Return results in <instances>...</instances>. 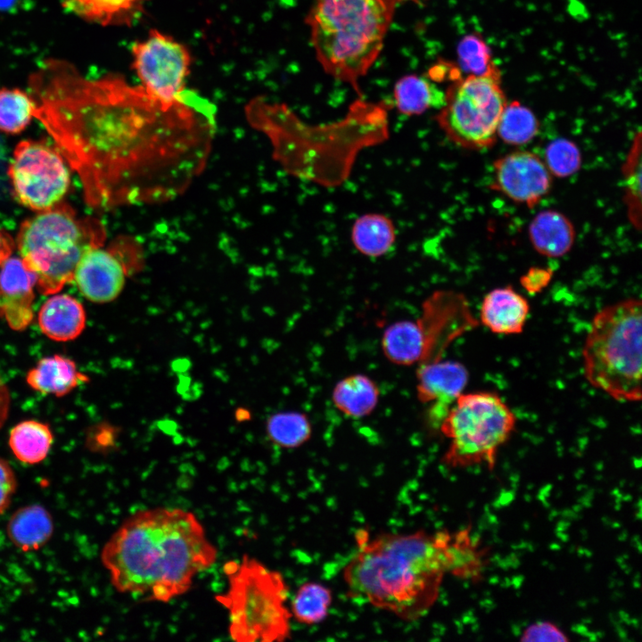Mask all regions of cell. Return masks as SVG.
Returning a JSON list of instances; mask_svg holds the SVG:
<instances>
[{
  "mask_svg": "<svg viewBox=\"0 0 642 642\" xmlns=\"http://www.w3.org/2000/svg\"><path fill=\"white\" fill-rule=\"evenodd\" d=\"M29 83L34 117L78 173L91 208L172 200L206 165L214 107L192 92L165 104L119 75L91 79L56 59Z\"/></svg>",
  "mask_w": 642,
  "mask_h": 642,
  "instance_id": "1",
  "label": "cell"
},
{
  "mask_svg": "<svg viewBox=\"0 0 642 642\" xmlns=\"http://www.w3.org/2000/svg\"><path fill=\"white\" fill-rule=\"evenodd\" d=\"M217 557L195 514L169 507L144 509L128 517L100 555L118 592L160 603L186 593L196 575Z\"/></svg>",
  "mask_w": 642,
  "mask_h": 642,
  "instance_id": "2",
  "label": "cell"
},
{
  "mask_svg": "<svg viewBox=\"0 0 642 642\" xmlns=\"http://www.w3.org/2000/svg\"><path fill=\"white\" fill-rule=\"evenodd\" d=\"M447 530L430 533L356 535L357 548L343 568L347 595L406 621H416L435 605L447 573Z\"/></svg>",
  "mask_w": 642,
  "mask_h": 642,
  "instance_id": "3",
  "label": "cell"
},
{
  "mask_svg": "<svg viewBox=\"0 0 642 642\" xmlns=\"http://www.w3.org/2000/svg\"><path fill=\"white\" fill-rule=\"evenodd\" d=\"M387 102L358 97L341 120L312 126L284 103L262 98L247 105L249 122L270 139L274 155L291 174L324 185L342 184L357 154L389 136Z\"/></svg>",
  "mask_w": 642,
  "mask_h": 642,
  "instance_id": "4",
  "label": "cell"
},
{
  "mask_svg": "<svg viewBox=\"0 0 642 642\" xmlns=\"http://www.w3.org/2000/svg\"><path fill=\"white\" fill-rule=\"evenodd\" d=\"M424 0H312L306 23L317 60L363 97L359 81L383 47L397 8Z\"/></svg>",
  "mask_w": 642,
  "mask_h": 642,
  "instance_id": "5",
  "label": "cell"
},
{
  "mask_svg": "<svg viewBox=\"0 0 642 642\" xmlns=\"http://www.w3.org/2000/svg\"><path fill=\"white\" fill-rule=\"evenodd\" d=\"M105 238L99 219L78 217L61 202L23 221L16 245L24 266L36 275L38 292L50 295L73 280L82 257L103 246Z\"/></svg>",
  "mask_w": 642,
  "mask_h": 642,
  "instance_id": "6",
  "label": "cell"
},
{
  "mask_svg": "<svg viewBox=\"0 0 642 642\" xmlns=\"http://www.w3.org/2000/svg\"><path fill=\"white\" fill-rule=\"evenodd\" d=\"M642 304L626 299L593 317L582 349L586 380L620 402L641 399Z\"/></svg>",
  "mask_w": 642,
  "mask_h": 642,
  "instance_id": "7",
  "label": "cell"
},
{
  "mask_svg": "<svg viewBox=\"0 0 642 642\" xmlns=\"http://www.w3.org/2000/svg\"><path fill=\"white\" fill-rule=\"evenodd\" d=\"M227 590L216 600L228 612L229 635L237 642H282L291 636L292 614L283 575L254 557L224 565Z\"/></svg>",
  "mask_w": 642,
  "mask_h": 642,
  "instance_id": "8",
  "label": "cell"
},
{
  "mask_svg": "<svg viewBox=\"0 0 642 642\" xmlns=\"http://www.w3.org/2000/svg\"><path fill=\"white\" fill-rule=\"evenodd\" d=\"M516 422L514 412L498 393L462 392L438 427L449 440L442 464L449 468L484 465L492 470Z\"/></svg>",
  "mask_w": 642,
  "mask_h": 642,
  "instance_id": "9",
  "label": "cell"
},
{
  "mask_svg": "<svg viewBox=\"0 0 642 642\" xmlns=\"http://www.w3.org/2000/svg\"><path fill=\"white\" fill-rule=\"evenodd\" d=\"M506 103L501 71L496 65L487 73L452 80L435 119L450 141L463 148L481 150L496 142Z\"/></svg>",
  "mask_w": 642,
  "mask_h": 642,
  "instance_id": "10",
  "label": "cell"
},
{
  "mask_svg": "<svg viewBox=\"0 0 642 642\" xmlns=\"http://www.w3.org/2000/svg\"><path fill=\"white\" fill-rule=\"evenodd\" d=\"M8 176L15 199L37 211L61 202L70 185L62 153L39 141L23 140L16 145Z\"/></svg>",
  "mask_w": 642,
  "mask_h": 642,
  "instance_id": "11",
  "label": "cell"
},
{
  "mask_svg": "<svg viewBox=\"0 0 642 642\" xmlns=\"http://www.w3.org/2000/svg\"><path fill=\"white\" fill-rule=\"evenodd\" d=\"M132 68L141 86L165 104L177 102L185 91L192 56L173 37L151 29L132 48Z\"/></svg>",
  "mask_w": 642,
  "mask_h": 642,
  "instance_id": "12",
  "label": "cell"
},
{
  "mask_svg": "<svg viewBox=\"0 0 642 642\" xmlns=\"http://www.w3.org/2000/svg\"><path fill=\"white\" fill-rule=\"evenodd\" d=\"M88 251L78 262L74 278L88 300L106 303L121 292L126 277L144 264L142 245L132 236H119L106 248Z\"/></svg>",
  "mask_w": 642,
  "mask_h": 642,
  "instance_id": "13",
  "label": "cell"
},
{
  "mask_svg": "<svg viewBox=\"0 0 642 642\" xmlns=\"http://www.w3.org/2000/svg\"><path fill=\"white\" fill-rule=\"evenodd\" d=\"M423 342L419 364L443 358L449 344L463 333L477 325L466 299L453 292H435L422 305L416 319Z\"/></svg>",
  "mask_w": 642,
  "mask_h": 642,
  "instance_id": "14",
  "label": "cell"
},
{
  "mask_svg": "<svg viewBox=\"0 0 642 642\" xmlns=\"http://www.w3.org/2000/svg\"><path fill=\"white\" fill-rule=\"evenodd\" d=\"M550 186L551 173L532 152H513L494 162L492 188L516 202L531 207L548 193Z\"/></svg>",
  "mask_w": 642,
  "mask_h": 642,
  "instance_id": "15",
  "label": "cell"
},
{
  "mask_svg": "<svg viewBox=\"0 0 642 642\" xmlns=\"http://www.w3.org/2000/svg\"><path fill=\"white\" fill-rule=\"evenodd\" d=\"M416 396L423 404H429L428 420L439 427L457 398L464 391L468 371L457 361L442 358L417 365Z\"/></svg>",
  "mask_w": 642,
  "mask_h": 642,
  "instance_id": "16",
  "label": "cell"
},
{
  "mask_svg": "<svg viewBox=\"0 0 642 642\" xmlns=\"http://www.w3.org/2000/svg\"><path fill=\"white\" fill-rule=\"evenodd\" d=\"M36 275L21 259L9 257L0 267V317L14 331H23L33 319Z\"/></svg>",
  "mask_w": 642,
  "mask_h": 642,
  "instance_id": "17",
  "label": "cell"
},
{
  "mask_svg": "<svg viewBox=\"0 0 642 642\" xmlns=\"http://www.w3.org/2000/svg\"><path fill=\"white\" fill-rule=\"evenodd\" d=\"M530 314L527 299L511 286L489 292L480 309V321L490 332L511 335L521 333Z\"/></svg>",
  "mask_w": 642,
  "mask_h": 642,
  "instance_id": "18",
  "label": "cell"
},
{
  "mask_svg": "<svg viewBox=\"0 0 642 642\" xmlns=\"http://www.w3.org/2000/svg\"><path fill=\"white\" fill-rule=\"evenodd\" d=\"M41 332L55 342H68L78 337L86 324L82 303L69 294H55L47 299L38 311Z\"/></svg>",
  "mask_w": 642,
  "mask_h": 642,
  "instance_id": "19",
  "label": "cell"
},
{
  "mask_svg": "<svg viewBox=\"0 0 642 642\" xmlns=\"http://www.w3.org/2000/svg\"><path fill=\"white\" fill-rule=\"evenodd\" d=\"M447 573L473 582L480 581L487 563V550L467 527L447 532L445 544Z\"/></svg>",
  "mask_w": 642,
  "mask_h": 642,
  "instance_id": "20",
  "label": "cell"
},
{
  "mask_svg": "<svg viewBox=\"0 0 642 642\" xmlns=\"http://www.w3.org/2000/svg\"><path fill=\"white\" fill-rule=\"evenodd\" d=\"M26 381L29 387L41 394L62 397L81 383H87L89 377L78 371L71 358L54 354L39 359L27 373Z\"/></svg>",
  "mask_w": 642,
  "mask_h": 642,
  "instance_id": "21",
  "label": "cell"
},
{
  "mask_svg": "<svg viewBox=\"0 0 642 642\" xmlns=\"http://www.w3.org/2000/svg\"><path fill=\"white\" fill-rule=\"evenodd\" d=\"M54 531L49 511L38 504L18 508L9 518L6 534L14 547L22 552L37 551L51 539Z\"/></svg>",
  "mask_w": 642,
  "mask_h": 642,
  "instance_id": "22",
  "label": "cell"
},
{
  "mask_svg": "<svg viewBox=\"0 0 642 642\" xmlns=\"http://www.w3.org/2000/svg\"><path fill=\"white\" fill-rule=\"evenodd\" d=\"M529 235L537 251L556 258L570 251L575 233L572 224L564 215L555 210H544L531 222Z\"/></svg>",
  "mask_w": 642,
  "mask_h": 642,
  "instance_id": "23",
  "label": "cell"
},
{
  "mask_svg": "<svg viewBox=\"0 0 642 642\" xmlns=\"http://www.w3.org/2000/svg\"><path fill=\"white\" fill-rule=\"evenodd\" d=\"M148 0H63V7L79 18L101 26H130L143 13Z\"/></svg>",
  "mask_w": 642,
  "mask_h": 642,
  "instance_id": "24",
  "label": "cell"
},
{
  "mask_svg": "<svg viewBox=\"0 0 642 642\" xmlns=\"http://www.w3.org/2000/svg\"><path fill=\"white\" fill-rule=\"evenodd\" d=\"M380 390L369 376L354 374L340 380L332 391L334 407L350 418L369 416L376 407Z\"/></svg>",
  "mask_w": 642,
  "mask_h": 642,
  "instance_id": "25",
  "label": "cell"
},
{
  "mask_svg": "<svg viewBox=\"0 0 642 642\" xmlns=\"http://www.w3.org/2000/svg\"><path fill=\"white\" fill-rule=\"evenodd\" d=\"M443 103L444 91L429 77L407 75L394 86L392 105L403 115H421L426 111L440 109Z\"/></svg>",
  "mask_w": 642,
  "mask_h": 642,
  "instance_id": "26",
  "label": "cell"
},
{
  "mask_svg": "<svg viewBox=\"0 0 642 642\" xmlns=\"http://www.w3.org/2000/svg\"><path fill=\"white\" fill-rule=\"evenodd\" d=\"M350 238L361 254L378 258L391 250L396 240V231L392 220L387 216L367 213L355 220Z\"/></svg>",
  "mask_w": 642,
  "mask_h": 642,
  "instance_id": "27",
  "label": "cell"
},
{
  "mask_svg": "<svg viewBox=\"0 0 642 642\" xmlns=\"http://www.w3.org/2000/svg\"><path fill=\"white\" fill-rule=\"evenodd\" d=\"M54 442L50 426L37 420H25L10 432L8 444L14 457L26 465L44 461Z\"/></svg>",
  "mask_w": 642,
  "mask_h": 642,
  "instance_id": "28",
  "label": "cell"
},
{
  "mask_svg": "<svg viewBox=\"0 0 642 642\" xmlns=\"http://www.w3.org/2000/svg\"><path fill=\"white\" fill-rule=\"evenodd\" d=\"M381 346L385 358L398 366L417 365L423 358V342L416 320L390 325L383 333Z\"/></svg>",
  "mask_w": 642,
  "mask_h": 642,
  "instance_id": "29",
  "label": "cell"
},
{
  "mask_svg": "<svg viewBox=\"0 0 642 642\" xmlns=\"http://www.w3.org/2000/svg\"><path fill=\"white\" fill-rule=\"evenodd\" d=\"M332 601V591L328 587L319 582L308 581L297 589L290 612L298 622L315 625L327 617Z\"/></svg>",
  "mask_w": 642,
  "mask_h": 642,
  "instance_id": "30",
  "label": "cell"
},
{
  "mask_svg": "<svg viewBox=\"0 0 642 642\" xmlns=\"http://www.w3.org/2000/svg\"><path fill=\"white\" fill-rule=\"evenodd\" d=\"M266 432L275 445L283 449H296L310 439L312 426L306 414L284 411L269 416Z\"/></svg>",
  "mask_w": 642,
  "mask_h": 642,
  "instance_id": "31",
  "label": "cell"
},
{
  "mask_svg": "<svg viewBox=\"0 0 642 642\" xmlns=\"http://www.w3.org/2000/svg\"><path fill=\"white\" fill-rule=\"evenodd\" d=\"M539 122L534 113L518 101L506 103L497 128L505 143L514 145L530 142L537 134Z\"/></svg>",
  "mask_w": 642,
  "mask_h": 642,
  "instance_id": "32",
  "label": "cell"
},
{
  "mask_svg": "<svg viewBox=\"0 0 642 642\" xmlns=\"http://www.w3.org/2000/svg\"><path fill=\"white\" fill-rule=\"evenodd\" d=\"M35 102L31 95L20 88H0V131L18 134L34 117Z\"/></svg>",
  "mask_w": 642,
  "mask_h": 642,
  "instance_id": "33",
  "label": "cell"
},
{
  "mask_svg": "<svg viewBox=\"0 0 642 642\" xmlns=\"http://www.w3.org/2000/svg\"><path fill=\"white\" fill-rule=\"evenodd\" d=\"M457 54L458 68L467 75H482L496 66L490 47L478 33L465 36L457 45Z\"/></svg>",
  "mask_w": 642,
  "mask_h": 642,
  "instance_id": "34",
  "label": "cell"
},
{
  "mask_svg": "<svg viewBox=\"0 0 642 642\" xmlns=\"http://www.w3.org/2000/svg\"><path fill=\"white\" fill-rule=\"evenodd\" d=\"M546 166L549 172L559 177H568L575 173L580 165V154L578 147L569 140L556 139L546 149Z\"/></svg>",
  "mask_w": 642,
  "mask_h": 642,
  "instance_id": "35",
  "label": "cell"
},
{
  "mask_svg": "<svg viewBox=\"0 0 642 642\" xmlns=\"http://www.w3.org/2000/svg\"><path fill=\"white\" fill-rule=\"evenodd\" d=\"M521 641H568L567 634L556 623L539 621L527 626L522 632Z\"/></svg>",
  "mask_w": 642,
  "mask_h": 642,
  "instance_id": "36",
  "label": "cell"
},
{
  "mask_svg": "<svg viewBox=\"0 0 642 642\" xmlns=\"http://www.w3.org/2000/svg\"><path fill=\"white\" fill-rule=\"evenodd\" d=\"M17 488L14 470L8 461L0 457V515L9 508Z\"/></svg>",
  "mask_w": 642,
  "mask_h": 642,
  "instance_id": "37",
  "label": "cell"
},
{
  "mask_svg": "<svg viewBox=\"0 0 642 642\" xmlns=\"http://www.w3.org/2000/svg\"><path fill=\"white\" fill-rule=\"evenodd\" d=\"M551 276L549 269L533 268L521 278V284L528 292L537 293L548 284Z\"/></svg>",
  "mask_w": 642,
  "mask_h": 642,
  "instance_id": "38",
  "label": "cell"
},
{
  "mask_svg": "<svg viewBox=\"0 0 642 642\" xmlns=\"http://www.w3.org/2000/svg\"><path fill=\"white\" fill-rule=\"evenodd\" d=\"M11 407V394L9 388L0 375V430L8 418Z\"/></svg>",
  "mask_w": 642,
  "mask_h": 642,
  "instance_id": "39",
  "label": "cell"
},
{
  "mask_svg": "<svg viewBox=\"0 0 642 642\" xmlns=\"http://www.w3.org/2000/svg\"><path fill=\"white\" fill-rule=\"evenodd\" d=\"M13 248L12 238L4 231L0 230V267L11 256Z\"/></svg>",
  "mask_w": 642,
  "mask_h": 642,
  "instance_id": "40",
  "label": "cell"
},
{
  "mask_svg": "<svg viewBox=\"0 0 642 642\" xmlns=\"http://www.w3.org/2000/svg\"><path fill=\"white\" fill-rule=\"evenodd\" d=\"M22 0H0V12H13L21 5Z\"/></svg>",
  "mask_w": 642,
  "mask_h": 642,
  "instance_id": "41",
  "label": "cell"
}]
</instances>
